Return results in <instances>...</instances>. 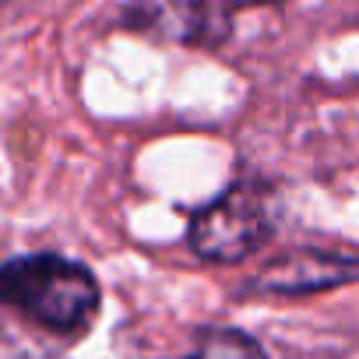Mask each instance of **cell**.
Returning <instances> with one entry per match:
<instances>
[{"label":"cell","instance_id":"obj_1","mask_svg":"<svg viewBox=\"0 0 359 359\" xmlns=\"http://www.w3.org/2000/svg\"><path fill=\"white\" fill-rule=\"evenodd\" d=\"M0 292L8 306L53 334H81L102 303L95 275L60 254L11 257L0 271Z\"/></svg>","mask_w":359,"mask_h":359},{"label":"cell","instance_id":"obj_2","mask_svg":"<svg viewBox=\"0 0 359 359\" xmlns=\"http://www.w3.org/2000/svg\"><path fill=\"white\" fill-rule=\"evenodd\" d=\"M275 233V198L268 187L233 184L212 205H205L187 229V240L198 257L215 264H236L261 250Z\"/></svg>","mask_w":359,"mask_h":359},{"label":"cell","instance_id":"obj_3","mask_svg":"<svg viewBox=\"0 0 359 359\" xmlns=\"http://www.w3.org/2000/svg\"><path fill=\"white\" fill-rule=\"evenodd\" d=\"M120 25L158 43L180 46H219L229 39L233 15L219 0H127Z\"/></svg>","mask_w":359,"mask_h":359},{"label":"cell","instance_id":"obj_4","mask_svg":"<svg viewBox=\"0 0 359 359\" xmlns=\"http://www.w3.org/2000/svg\"><path fill=\"white\" fill-rule=\"evenodd\" d=\"M359 278V257L348 254H327V250H292L275 257L261 275H257V292L268 296H306L320 292L341 282Z\"/></svg>","mask_w":359,"mask_h":359},{"label":"cell","instance_id":"obj_5","mask_svg":"<svg viewBox=\"0 0 359 359\" xmlns=\"http://www.w3.org/2000/svg\"><path fill=\"white\" fill-rule=\"evenodd\" d=\"M180 359H268L261 341L233 327H212L198 338V348Z\"/></svg>","mask_w":359,"mask_h":359},{"label":"cell","instance_id":"obj_6","mask_svg":"<svg viewBox=\"0 0 359 359\" xmlns=\"http://www.w3.org/2000/svg\"><path fill=\"white\" fill-rule=\"evenodd\" d=\"M219 4H222L229 15H236V11H243V8H271V4H285V0H219Z\"/></svg>","mask_w":359,"mask_h":359}]
</instances>
